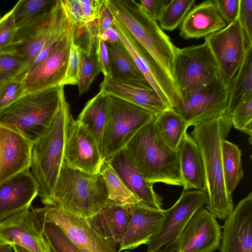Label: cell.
<instances>
[{"label": "cell", "mask_w": 252, "mask_h": 252, "mask_svg": "<svg viewBox=\"0 0 252 252\" xmlns=\"http://www.w3.org/2000/svg\"><path fill=\"white\" fill-rule=\"evenodd\" d=\"M129 218L128 206L110 203L85 219L99 236L117 245L123 238Z\"/></svg>", "instance_id": "26"}, {"label": "cell", "mask_w": 252, "mask_h": 252, "mask_svg": "<svg viewBox=\"0 0 252 252\" xmlns=\"http://www.w3.org/2000/svg\"><path fill=\"white\" fill-rule=\"evenodd\" d=\"M222 160L225 187L232 195L244 176L242 152L236 144L224 140L222 143Z\"/></svg>", "instance_id": "32"}, {"label": "cell", "mask_w": 252, "mask_h": 252, "mask_svg": "<svg viewBox=\"0 0 252 252\" xmlns=\"http://www.w3.org/2000/svg\"><path fill=\"white\" fill-rule=\"evenodd\" d=\"M220 252H252V192L225 219Z\"/></svg>", "instance_id": "18"}, {"label": "cell", "mask_w": 252, "mask_h": 252, "mask_svg": "<svg viewBox=\"0 0 252 252\" xmlns=\"http://www.w3.org/2000/svg\"><path fill=\"white\" fill-rule=\"evenodd\" d=\"M175 249L176 246L174 248H173L170 252H176Z\"/></svg>", "instance_id": "55"}, {"label": "cell", "mask_w": 252, "mask_h": 252, "mask_svg": "<svg viewBox=\"0 0 252 252\" xmlns=\"http://www.w3.org/2000/svg\"><path fill=\"white\" fill-rule=\"evenodd\" d=\"M25 94L22 82L12 80L0 88V111Z\"/></svg>", "instance_id": "42"}, {"label": "cell", "mask_w": 252, "mask_h": 252, "mask_svg": "<svg viewBox=\"0 0 252 252\" xmlns=\"http://www.w3.org/2000/svg\"><path fill=\"white\" fill-rule=\"evenodd\" d=\"M228 87L219 76L180 101L173 109L188 128L226 113L228 107Z\"/></svg>", "instance_id": "11"}, {"label": "cell", "mask_w": 252, "mask_h": 252, "mask_svg": "<svg viewBox=\"0 0 252 252\" xmlns=\"http://www.w3.org/2000/svg\"><path fill=\"white\" fill-rule=\"evenodd\" d=\"M232 126L230 116L225 113L194 126L191 132L203 164L206 209L221 220H225L234 209L232 195L225 185L221 151L222 142Z\"/></svg>", "instance_id": "1"}, {"label": "cell", "mask_w": 252, "mask_h": 252, "mask_svg": "<svg viewBox=\"0 0 252 252\" xmlns=\"http://www.w3.org/2000/svg\"><path fill=\"white\" fill-rule=\"evenodd\" d=\"M238 19L247 46H252V0H240Z\"/></svg>", "instance_id": "43"}, {"label": "cell", "mask_w": 252, "mask_h": 252, "mask_svg": "<svg viewBox=\"0 0 252 252\" xmlns=\"http://www.w3.org/2000/svg\"><path fill=\"white\" fill-rule=\"evenodd\" d=\"M70 115L64 93L51 127L32 144L30 171L38 185V195L45 206L50 202L63 162Z\"/></svg>", "instance_id": "4"}, {"label": "cell", "mask_w": 252, "mask_h": 252, "mask_svg": "<svg viewBox=\"0 0 252 252\" xmlns=\"http://www.w3.org/2000/svg\"><path fill=\"white\" fill-rule=\"evenodd\" d=\"M218 76L216 63L205 42L178 48L173 64V79L180 96L179 101L185 100Z\"/></svg>", "instance_id": "9"}, {"label": "cell", "mask_w": 252, "mask_h": 252, "mask_svg": "<svg viewBox=\"0 0 252 252\" xmlns=\"http://www.w3.org/2000/svg\"><path fill=\"white\" fill-rule=\"evenodd\" d=\"M31 212L45 240L46 252H82L57 224L45 221L31 211Z\"/></svg>", "instance_id": "33"}, {"label": "cell", "mask_w": 252, "mask_h": 252, "mask_svg": "<svg viewBox=\"0 0 252 252\" xmlns=\"http://www.w3.org/2000/svg\"><path fill=\"white\" fill-rule=\"evenodd\" d=\"M62 5L70 18L75 31L85 26L83 14L80 0H61Z\"/></svg>", "instance_id": "45"}, {"label": "cell", "mask_w": 252, "mask_h": 252, "mask_svg": "<svg viewBox=\"0 0 252 252\" xmlns=\"http://www.w3.org/2000/svg\"><path fill=\"white\" fill-rule=\"evenodd\" d=\"M204 189L183 190L176 203L164 210L165 217L157 233L146 244V252H156L175 241L192 215L206 203Z\"/></svg>", "instance_id": "14"}, {"label": "cell", "mask_w": 252, "mask_h": 252, "mask_svg": "<svg viewBox=\"0 0 252 252\" xmlns=\"http://www.w3.org/2000/svg\"><path fill=\"white\" fill-rule=\"evenodd\" d=\"M100 173L104 179L108 197L112 203L124 206L141 203L107 162L103 161Z\"/></svg>", "instance_id": "34"}, {"label": "cell", "mask_w": 252, "mask_h": 252, "mask_svg": "<svg viewBox=\"0 0 252 252\" xmlns=\"http://www.w3.org/2000/svg\"><path fill=\"white\" fill-rule=\"evenodd\" d=\"M64 93L60 85L25 94L0 111V126L33 143L51 127Z\"/></svg>", "instance_id": "3"}, {"label": "cell", "mask_w": 252, "mask_h": 252, "mask_svg": "<svg viewBox=\"0 0 252 252\" xmlns=\"http://www.w3.org/2000/svg\"><path fill=\"white\" fill-rule=\"evenodd\" d=\"M221 227L203 207L191 217L176 242V252H214L219 248Z\"/></svg>", "instance_id": "16"}, {"label": "cell", "mask_w": 252, "mask_h": 252, "mask_svg": "<svg viewBox=\"0 0 252 252\" xmlns=\"http://www.w3.org/2000/svg\"><path fill=\"white\" fill-rule=\"evenodd\" d=\"M74 40L73 26L50 54L25 77L22 83L25 94L61 85L66 73Z\"/></svg>", "instance_id": "17"}, {"label": "cell", "mask_w": 252, "mask_h": 252, "mask_svg": "<svg viewBox=\"0 0 252 252\" xmlns=\"http://www.w3.org/2000/svg\"><path fill=\"white\" fill-rule=\"evenodd\" d=\"M176 246L175 241L167 244L156 252H170Z\"/></svg>", "instance_id": "52"}, {"label": "cell", "mask_w": 252, "mask_h": 252, "mask_svg": "<svg viewBox=\"0 0 252 252\" xmlns=\"http://www.w3.org/2000/svg\"><path fill=\"white\" fill-rule=\"evenodd\" d=\"M73 26L61 0H57L48 11L18 27L12 45L4 52L16 55L24 63L14 80L22 82L41 51L61 40Z\"/></svg>", "instance_id": "7"}, {"label": "cell", "mask_w": 252, "mask_h": 252, "mask_svg": "<svg viewBox=\"0 0 252 252\" xmlns=\"http://www.w3.org/2000/svg\"><path fill=\"white\" fill-rule=\"evenodd\" d=\"M17 27L12 10L0 18V52H4L12 45Z\"/></svg>", "instance_id": "41"}, {"label": "cell", "mask_w": 252, "mask_h": 252, "mask_svg": "<svg viewBox=\"0 0 252 252\" xmlns=\"http://www.w3.org/2000/svg\"><path fill=\"white\" fill-rule=\"evenodd\" d=\"M154 119L138 130L125 148L148 183L183 186L178 151L169 148L157 133Z\"/></svg>", "instance_id": "2"}, {"label": "cell", "mask_w": 252, "mask_h": 252, "mask_svg": "<svg viewBox=\"0 0 252 252\" xmlns=\"http://www.w3.org/2000/svg\"><path fill=\"white\" fill-rule=\"evenodd\" d=\"M99 38L105 43H116L120 42L118 34L114 26L105 30Z\"/></svg>", "instance_id": "50"}, {"label": "cell", "mask_w": 252, "mask_h": 252, "mask_svg": "<svg viewBox=\"0 0 252 252\" xmlns=\"http://www.w3.org/2000/svg\"><path fill=\"white\" fill-rule=\"evenodd\" d=\"M183 190L203 189L205 176L199 147L193 138L186 132L178 150Z\"/></svg>", "instance_id": "27"}, {"label": "cell", "mask_w": 252, "mask_h": 252, "mask_svg": "<svg viewBox=\"0 0 252 252\" xmlns=\"http://www.w3.org/2000/svg\"><path fill=\"white\" fill-rule=\"evenodd\" d=\"M0 241L32 252H46L45 240L34 222L30 207L0 221Z\"/></svg>", "instance_id": "22"}, {"label": "cell", "mask_w": 252, "mask_h": 252, "mask_svg": "<svg viewBox=\"0 0 252 252\" xmlns=\"http://www.w3.org/2000/svg\"><path fill=\"white\" fill-rule=\"evenodd\" d=\"M106 44L110 56L112 77L146 80L121 41Z\"/></svg>", "instance_id": "31"}, {"label": "cell", "mask_w": 252, "mask_h": 252, "mask_svg": "<svg viewBox=\"0 0 252 252\" xmlns=\"http://www.w3.org/2000/svg\"><path fill=\"white\" fill-rule=\"evenodd\" d=\"M156 131L166 144L178 151L187 127L180 116L169 109L157 115L154 120Z\"/></svg>", "instance_id": "30"}, {"label": "cell", "mask_w": 252, "mask_h": 252, "mask_svg": "<svg viewBox=\"0 0 252 252\" xmlns=\"http://www.w3.org/2000/svg\"><path fill=\"white\" fill-rule=\"evenodd\" d=\"M100 91L140 106L156 116L170 109L147 80L104 77Z\"/></svg>", "instance_id": "19"}, {"label": "cell", "mask_w": 252, "mask_h": 252, "mask_svg": "<svg viewBox=\"0 0 252 252\" xmlns=\"http://www.w3.org/2000/svg\"><path fill=\"white\" fill-rule=\"evenodd\" d=\"M56 0H20L11 9L17 27L37 18L48 11Z\"/></svg>", "instance_id": "36"}, {"label": "cell", "mask_w": 252, "mask_h": 252, "mask_svg": "<svg viewBox=\"0 0 252 252\" xmlns=\"http://www.w3.org/2000/svg\"><path fill=\"white\" fill-rule=\"evenodd\" d=\"M38 194V185L30 170L0 185V221L30 207Z\"/></svg>", "instance_id": "23"}, {"label": "cell", "mask_w": 252, "mask_h": 252, "mask_svg": "<svg viewBox=\"0 0 252 252\" xmlns=\"http://www.w3.org/2000/svg\"><path fill=\"white\" fill-rule=\"evenodd\" d=\"M214 1L220 17L227 25L238 18L240 0H214Z\"/></svg>", "instance_id": "44"}, {"label": "cell", "mask_w": 252, "mask_h": 252, "mask_svg": "<svg viewBox=\"0 0 252 252\" xmlns=\"http://www.w3.org/2000/svg\"><path fill=\"white\" fill-rule=\"evenodd\" d=\"M195 2V0H171L158 19L162 30L173 31L181 25Z\"/></svg>", "instance_id": "35"}, {"label": "cell", "mask_w": 252, "mask_h": 252, "mask_svg": "<svg viewBox=\"0 0 252 252\" xmlns=\"http://www.w3.org/2000/svg\"><path fill=\"white\" fill-rule=\"evenodd\" d=\"M0 252H14L12 246L0 241Z\"/></svg>", "instance_id": "51"}, {"label": "cell", "mask_w": 252, "mask_h": 252, "mask_svg": "<svg viewBox=\"0 0 252 252\" xmlns=\"http://www.w3.org/2000/svg\"><path fill=\"white\" fill-rule=\"evenodd\" d=\"M63 162L90 174L100 173L103 160L93 136L71 114L67 127Z\"/></svg>", "instance_id": "15"}, {"label": "cell", "mask_w": 252, "mask_h": 252, "mask_svg": "<svg viewBox=\"0 0 252 252\" xmlns=\"http://www.w3.org/2000/svg\"><path fill=\"white\" fill-rule=\"evenodd\" d=\"M229 115L241 101L252 96V46L247 47L243 62L228 87Z\"/></svg>", "instance_id": "29"}, {"label": "cell", "mask_w": 252, "mask_h": 252, "mask_svg": "<svg viewBox=\"0 0 252 252\" xmlns=\"http://www.w3.org/2000/svg\"><path fill=\"white\" fill-rule=\"evenodd\" d=\"M95 53L101 72L104 78L112 77L110 56L106 44L100 38L98 39Z\"/></svg>", "instance_id": "47"}, {"label": "cell", "mask_w": 252, "mask_h": 252, "mask_svg": "<svg viewBox=\"0 0 252 252\" xmlns=\"http://www.w3.org/2000/svg\"><path fill=\"white\" fill-rule=\"evenodd\" d=\"M30 209L43 220L57 224L82 252H117V245L99 236L83 217L52 206Z\"/></svg>", "instance_id": "13"}, {"label": "cell", "mask_w": 252, "mask_h": 252, "mask_svg": "<svg viewBox=\"0 0 252 252\" xmlns=\"http://www.w3.org/2000/svg\"><path fill=\"white\" fill-rule=\"evenodd\" d=\"M230 119L232 126L250 136L252 141V96L239 103L231 112Z\"/></svg>", "instance_id": "38"}, {"label": "cell", "mask_w": 252, "mask_h": 252, "mask_svg": "<svg viewBox=\"0 0 252 252\" xmlns=\"http://www.w3.org/2000/svg\"><path fill=\"white\" fill-rule=\"evenodd\" d=\"M82 53V48L74 40L70 49L66 73L61 85L64 86L67 85H77Z\"/></svg>", "instance_id": "40"}, {"label": "cell", "mask_w": 252, "mask_h": 252, "mask_svg": "<svg viewBox=\"0 0 252 252\" xmlns=\"http://www.w3.org/2000/svg\"><path fill=\"white\" fill-rule=\"evenodd\" d=\"M106 6L112 15L173 79L174 58L178 48L157 21L134 0H107Z\"/></svg>", "instance_id": "6"}, {"label": "cell", "mask_w": 252, "mask_h": 252, "mask_svg": "<svg viewBox=\"0 0 252 252\" xmlns=\"http://www.w3.org/2000/svg\"><path fill=\"white\" fill-rule=\"evenodd\" d=\"M216 63L220 77L229 87L239 69L247 49L238 17L222 30L205 38Z\"/></svg>", "instance_id": "12"}, {"label": "cell", "mask_w": 252, "mask_h": 252, "mask_svg": "<svg viewBox=\"0 0 252 252\" xmlns=\"http://www.w3.org/2000/svg\"><path fill=\"white\" fill-rule=\"evenodd\" d=\"M107 95L108 114L101 150L103 161L124 148L133 135L156 116L140 106Z\"/></svg>", "instance_id": "8"}, {"label": "cell", "mask_w": 252, "mask_h": 252, "mask_svg": "<svg viewBox=\"0 0 252 252\" xmlns=\"http://www.w3.org/2000/svg\"><path fill=\"white\" fill-rule=\"evenodd\" d=\"M113 25L120 41L132 58L137 67L170 109L179 102L180 98L173 79L154 58L132 36L126 27L113 16Z\"/></svg>", "instance_id": "10"}, {"label": "cell", "mask_w": 252, "mask_h": 252, "mask_svg": "<svg viewBox=\"0 0 252 252\" xmlns=\"http://www.w3.org/2000/svg\"><path fill=\"white\" fill-rule=\"evenodd\" d=\"M110 203L100 173L90 174L70 168L63 162L48 206L86 218Z\"/></svg>", "instance_id": "5"}, {"label": "cell", "mask_w": 252, "mask_h": 252, "mask_svg": "<svg viewBox=\"0 0 252 252\" xmlns=\"http://www.w3.org/2000/svg\"><path fill=\"white\" fill-rule=\"evenodd\" d=\"M107 114L108 95L100 91L87 102L77 120L95 138L101 154Z\"/></svg>", "instance_id": "28"}, {"label": "cell", "mask_w": 252, "mask_h": 252, "mask_svg": "<svg viewBox=\"0 0 252 252\" xmlns=\"http://www.w3.org/2000/svg\"><path fill=\"white\" fill-rule=\"evenodd\" d=\"M226 25L214 0H205L189 11L181 25L180 35L186 39L205 38Z\"/></svg>", "instance_id": "25"}, {"label": "cell", "mask_w": 252, "mask_h": 252, "mask_svg": "<svg viewBox=\"0 0 252 252\" xmlns=\"http://www.w3.org/2000/svg\"><path fill=\"white\" fill-rule=\"evenodd\" d=\"M128 211L129 218L119 252L146 245L158 231L165 217L164 210H158L141 202L128 206Z\"/></svg>", "instance_id": "20"}, {"label": "cell", "mask_w": 252, "mask_h": 252, "mask_svg": "<svg viewBox=\"0 0 252 252\" xmlns=\"http://www.w3.org/2000/svg\"><path fill=\"white\" fill-rule=\"evenodd\" d=\"M101 72L95 52L83 51L81 68L77 84L79 95L87 93L95 78Z\"/></svg>", "instance_id": "37"}, {"label": "cell", "mask_w": 252, "mask_h": 252, "mask_svg": "<svg viewBox=\"0 0 252 252\" xmlns=\"http://www.w3.org/2000/svg\"><path fill=\"white\" fill-rule=\"evenodd\" d=\"M80 0L85 26L98 19L101 14L107 0Z\"/></svg>", "instance_id": "46"}, {"label": "cell", "mask_w": 252, "mask_h": 252, "mask_svg": "<svg viewBox=\"0 0 252 252\" xmlns=\"http://www.w3.org/2000/svg\"><path fill=\"white\" fill-rule=\"evenodd\" d=\"M130 252L128 251V250H126V251H124V252Z\"/></svg>", "instance_id": "56"}, {"label": "cell", "mask_w": 252, "mask_h": 252, "mask_svg": "<svg viewBox=\"0 0 252 252\" xmlns=\"http://www.w3.org/2000/svg\"><path fill=\"white\" fill-rule=\"evenodd\" d=\"M127 188L142 203L162 210L163 198L146 182L124 148L108 161Z\"/></svg>", "instance_id": "24"}, {"label": "cell", "mask_w": 252, "mask_h": 252, "mask_svg": "<svg viewBox=\"0 0 252 252\" xmlns=\"http://www.w3.org/2000/svg\"><path fill=\"white\" fill-rule=\"evenodd\" d=\"M1 126H0V152H1Z\"/></svg>", "instance_id": "54"}, {"label": "cell", "mask_w": 252, "mask_h": 252, "mask_svg": "<svg viewBox=\"0 0 252 252\" xmlns=\"http://www.w3.org/2000/svg\"><path fill=\"white\" fill-rule=\"evenodd\" d=\"M113 19V16L108 9L106 3L98 19L99 37L105 30L114 26Z\"/></svg>", "instance_id": "49"}, {"label": "cell", "mask_w": 252, "mask_h": 252, "mask_svg": "<svg viewBox=\"0 0 252 252\" xmlns=\"http://www.w3.org/2000/svg\"><path fill=\"white\" fill-rule=\"evenodd\" d=\"M12 248L14 252H32L21 246L14 245H12Z\"/></svg>", "instance_id": "53"}, {"label": "cell", "mask_w": 252, "mask_h": 252, "mask_svg": "<svg viewBox=\"0 0 252 252\" xmlns=\"http://www.w3.org/2000/svg\"><path fill=\"white\" fill-rule=\"evenodd\" d=\"M1 133L0 185L30 169L33 144L21 134L2 126Z\"/></svg>", "instance_id": "21"}, {"label": "cell", "mask_w": 252, "mask_h": 252, "mask_svg": "<svg viewBox=\"0 0 252 252\" xmlns=\"http://www.w3.org/2000/svg\"><path fill=\"white\" fill-rule=\"evenodd\" d=\"M23 66V61L16 55L10 52H0V88L15 79Z\"/></svg>", "instance_id": "39"}, {"label": "cell", "mask_w": 252, "mask_h": 252, "mask_svg": "<svg viewBox=\"0 0 252 252\" xmlns=\"http://www.w3.org/2000/svg\"><path fill=\"white\" fill-rule=\"evenodd\" d=\"M169 0H141L140 4L153 20L157 21Z\"/></svg>", "instance_id": "48"}]
</instances>
